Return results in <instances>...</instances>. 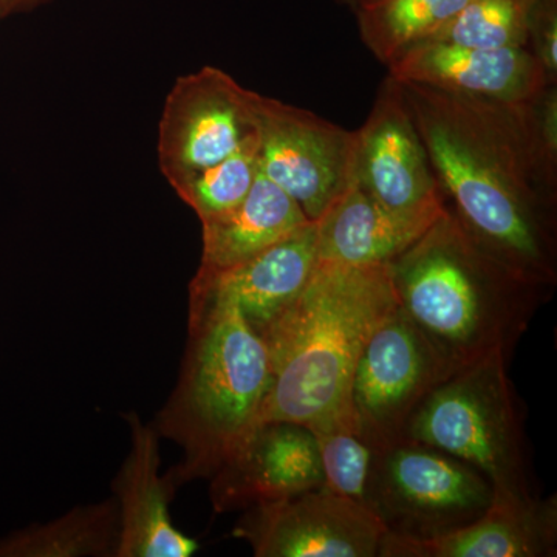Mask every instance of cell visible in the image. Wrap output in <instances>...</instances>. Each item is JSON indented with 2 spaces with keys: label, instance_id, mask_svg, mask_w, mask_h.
<instances>
[{
  "label": "cell",
  "instance_id": "603a6c76",
  "mask_svg": "<svg viewBox=\"0 0 557 557\" xmlns=\"http://www.w3.org/2000/svg\"><path fill=\"white\" fill-rule=\"evenodd\" d=\"M324 486L368 507L370 479L379 449L359 434L354 418L313 429Z\"/></svg>",
  "mask_w": 557,
  "mask_h": 557
},
{
  "label": "cell",
  "instance_id": "7c38bea8",
  "mask_svg": "<svg viewBox=\"0 0 557 557\" xmlns=\"http://www.w3.org/2000/svg\"><path fill=\"white\" fill-rule=\"evenodd\" d=\"M209 482L218 512L245 511L324 486L317 435L293 421H263Z\"/></svg>",
  "mask_w": 557,
  "mask_h": 557
},
{
  "label": "cell",
  "instance_id": "ba28073f",
  "mask_svg": "<svg viewBox=\"0 0 557 557\" xmlns=\"http://www.w3.org/2000/svg\"><path fill=\"white\" fill-rule=\"evenodd\" d=\"M259 95L218 67L175 81L159 124V163L170 185L259 138Z\"/></svg>",
  "mask_w": 557,
  "mask_h": 557
},
{
  "label": "cell",
  "instance_id": "3957f363",
  "mask_svg": "<svg viewBox=\"0 0 557 557\" xmlns=\"http://www.w3.org/2000/svg\"><path fill=\"white\" fill-rule=\"evenodd\" d=\"M395 307L388 265L318 260L298 299L260 336L271 368L262 423L313 431L354 418L348 398L359 354Z\"/></svg>",
  "mask_w": 557,
  "mask_h": 557
},
{
  "label": "cell",
  "instance_id": "6da1fadb",
  "mask_svg": "<svg viewBox=\"0 0 557 557\" xmlns=\"http://www.w3.org/2000/svg\"><path fill=\"white\" fill-rule=\"evenodd\" d=\"M446 207L530 281L557 282V95L487 100L401 83Z\"/></svg>",
  "mask_w": 557,
  "mask_h": 557
},
{
  "label": "cell",
  "instance_id": "ffe728a7",
  "mask_svg": "<svg viewBox=\"0 0 557 557\" xmlns=\"http://www.w3.org/2000/svg\"><path fill=\"white\" fill-rule=\"evenodd\" d=\"M469 0H375L355 11L362 42L383 64L426 42Z\"/></svg>",
  "mask_w": 557,
  "mask_h": 557
},
{
  "label": "cell",
  "instance_id": "5b68a950",
  "mask_svg": "<svg viewBox=\"0 0 557 557\" xmlns=\"http://www.w3.org/2000/svg\"><path fill=\"white\" fill-rule=\"evenodd\" d=\"M491 355L450 373L432 388L406 426L405 438L465 461L494 493L539 496L525 431V409L507 368Z\"/></svg>",
  "mask_w": 557,
  "mask_h": 557
},
{
  "label": "cell",
  "instance_id": "e0dca14e",
  "mask_svg": "<svg viewBox=\"0 0 557 557\" xmlns=\"http://www.w3.org/2000/svg\"><path fill=\"white\" fill-rule=\"evenodd\" d=\"M446 209L394 211L373 200L351 180L344 194L314 222L318 260L355 267L388 265Z\"/></svg>",
  "mask_w": 557,
  "mask_h": 557
},
{
  "label": "cell",
  "instance_id": "d4e9b609",
  "mask_svg": "<svg viewBox=\"0 0 557 557\" xmlns=\"http://www.w3.org/2000/svg\"><path fill=\"white\" fill-rule=\"evenodd\" d=\"M51 2H54V0H0V20L16 16V14L30 13V11L49 5Z\"/></svg>",
  "mask_w": 557,
  "mask_h": 557
},
{
  "label": "cell",
  "instance_id": "7402d4cb",
  "mask_svg": "<svg viewBox=\"0 0 557 557\" xmlns=\"http://www.w3.org/2000/svg\"><path fill=\"white\" fill-rule=\"evenodd\" d=\"M259 172L258 138L225 160L180 180L172 188L201 223L236 208L248 196Z\"/></svg>",
  "mask_w": 557,
  "mask_h": 557
},
{
  "label": "cell",
  "instance_id": "7a4b0ae2",
  "mask_svg": "<svg viewBox=\"0 0 557 557\" xmlns=\"http://www.w3.org/2000/svg\"><path fill=\"white\" fill-rule=\"evenodd\" d=\"M388 271L399 309L449 375L491 355L509 361L553 293L491 255L449 209Z\"/></svg>",
  "mask_w": 557,
  "mask_h": 557
},
{
  "label": "cell",
  "instance_id": "8992f818",
  "mask_svg": "<svg viewBox=\"0 0 557 557\" xmlns=\"http://www.w3.org/2000/svg\"><path fill=\"white\" fill-rule=\"evenodd\" d=\"M494 487L478 469L431 446L399 440L376 454L368 508L392 536L434 539L490 508Z\"/></svg>",
  "mask_w": 557,
  "mask_h": 557
},
{
  "label": "cell",
  "instance_id": "d6986e66",
  "mask_svg": "<svg viewBox=\"0 0 557 557\" xmlns=\"http://www.w3.org/2000/svg\"><path fill=\"white\" fill-rule=\"evenodd\" d=\"M119 541V505L115 498H109L2 539L0 556L115 557Z\"/></svg>",
  "mask_w": 557,
  "mask_h": 557
},
{
  "label": "cell",
  "instance_id": "cb8c5ba5",
  "mask_svg": "<svg viewBox=\"0 0 557 557\" xmlns=\"http://www.w3.org/2000/svg\"><path fill=\"white\" fill-rule=\"evenodd\" d=\"M557 0H539L531 25L528 50L537 58L547 73L549 83L557 76Z\"/></svg>",
  "mask_w": 557,
  "mask_h": 557
},
{
  "label": "cell",
  "instance_id": "484cf974",
  "mask_svg": "<svg viewBox=\"0 0 557 557\" xmlns=\"http://www.w3.org/2000/svg\"><path fill=\"white\" fill-rule=\"evenodd\" d=\"M343 5L350 7L351 10L357 11L362 9V7H368L370 3L375 2V0H338Z\"/></svg>",
  "mask_w": 557,
  "mask_h": 557
},
{
  "label": "cell",
  "instance_id": "30bf717a",
  "mask_svg": "<svg viewBox=\"0 0 557 557\" xmlns=\"http://www.w3.org/2000/svg\"><path fill=\"white\" fill-rule=\"evenodd\" d=\"M233 534L258 557H379L387 531L368 507L321 486L245 509Z\"/></svg>",
  "mask_w": 557,
  "mask_h": 557
},
{
  "label": "cell",
  "instance_id": "9c48e42d",
  "mask_svg": "<svg viewBox=\"0 0 557 557\" xmlns=\"http://www.w3.org/2000/svg\"><path fill=\"white\" fill-rule=\"evenodd\" d=\"M260 172L318 222L354 180L355 132L259 95Z\"/></svg>",
  "mask_w": 557,
  "mask_h": 557
},
{
  "label": "cell",
  "instance_id": "4fadbf2b",
  "mask_svg": "<svg viewBox=\"0 0 557 557\" xmlns=\"http://www.w3.org/2000/svg\"><path fill=\"white\" fill-rule=\"evenodd\" d=\"M401 83L505 102H530L556 84L528 49H472L457 44H418L387 65Z\"/></svg>",
  "mask_w": 557,
  "mask_h": 557
},
{
  "label": "cell",
  "instance_id": "5bb4252c",
  "mask_svg": "<svg viewBox=\"0 0 557 557\" xmlns=\"http://www.w3.org/2000/svg\"><path fill=\"white\" fill-rule=\"evenodd\" d=\"M557 552V500L494 493L468 525L434 539L386 534L379 557H552Z\"/></svg>",
  "mask_w": 557,
  "mask_h": 557
},
{
  "label": "cell",
  "instance_id": "ac0fdd59",
  "mask_svg": "<svg viewBox=\"0 0 557 557\" xmlns=\"http://www.w3.org/2000/svg\"><path fill=\"white\" fill-rule=\"evenodd\" d=\"M309 219L288 194L259 172L248 196L236 208L201 222L199 273H220L240 265L285 239Z\"/></svg>",
  "mask_w": 557,
  "mask_h": 557
},
{
  "label": "cell",
  "instance_id": "44dd1931",
  "mask_svg": "<svg viewBox=\"0 0 557 557\" xmlns=\"http://www.w3.org/2000/svg\"><path fill=\"white\" fill-rule=\"evenodd\" d=\"M537 3L539 0H469L429 40L472 49H528Z\"/></svg>",
  "mask_w": 557,
  "mask_h": 557
},
{
  "label": "cell",
  "instance_id": "8fae6325",
  "mask_svg": "<svg viewBox=\"0 0 557 557\" xmlns=\"http://www.w3.org/2000/svg\"><path fill=\"white\" fill-rule=\"evenodd\" d=\"M354 182L373 200L403 212L446 208L401 86L391 75L355 131Z\"/></svg>",
  "mask_w": 557,
  "mask_h": 557
},
{
  "label": "cell",
  "instance_id": "277c9868",
  "mask_svg": "<svg viewBox=\"0 0 557 557\" xmlns=\"http://www.w3.org/2000/svg\"><path fill=\"white\" fill-rule=\"evenodd\" d=\"M269 350L230 299L189 288L188 343L177 386L156 418L160 437L183 450L171 493L211 479L262 423Z\"/></svg>",
  "mask_w": 557,
  "mask_h": 557
},
{
  "label": "cell",
  "instance_id": "9a60e30c",
  "mask_svg": "<svg viewBox=\"0 0 557 557\" xmlns=\"http://www.w3.org/2000/svg\"><path fill=\"white\" fill-rule=\"evenodd\" d=\"M129 421L132 446L113 494L120 512V541L115 557H190L199 549L196 539L172 523L171 493L160 475L159 432L137 413Z\"/></svg>",
  "mask_w": 557,
  "mask_h": 557
},
{
  "label": "cell",
  "instance_id": "52a82bcc",
  "mask_svg": "<svg viewBox=\"0 0 557 557\" xmlns=\"http://www.w3.org/2000/svg\"><path fill=\"white\" fill-rule=\"evenodd\" d=\"M448 375L437 351L397 304L373 330L355 366L348 403L359 434L379 450L405 438L410 417Z\"/></svg>",
  "mask_w": 557,
  "mask_h": 557
},
{
  "label": "cell",
  "instance_id": "2e32d148",
  "mask_svg": "<svg viewBox=\"0 0 557 557\" xmlns=\"http://www.w3.org/2000/svg\"><path fill=\"white\" fill-rule=\"evenodd\" d=\"M317 263V225L309 223L233 269L220 273L197 271L189 288L230 299L249 327L262 336L298 299Z\"/></svg>",
  "mask_w": 557,
  "mask_h": 557
}]
</instances>
